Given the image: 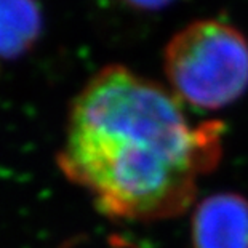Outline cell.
Listing matches in <instances>:
<instances>
[{
	"label": "cell",
	"instance_id": "6da1fadb",
	"mask_svg": "<svg viewBox=\"0 0 248 248\" xmlns=\"http://www.w3.org/2000/svg\"><path fill=\"white\" fill-rule=\"evenodd\" d=\"M223 125H192L171 90L128 67L90 78L69 110L58 165L112 219L183 215L221 159Z\"/></svg>",
	"mask_w": 248,
	"mask_h": 248
},
{
	"label": "cell",
	"instance_id": "7a4b0ae2",
	"mask_svg": "<svg viewBox=\"0 0 248 248\" xmlns=\"http://www.w3.org/2000/svg\"><path fill=\"white\" fill-rule=\"evenodd\" d=\"M163 69L179 101L203 110L226 108L248 90V42L218 19L195 21L167 44Z\"/></svg>",
	"mask_w": 248,
	"mask_h": 248
},
{
	"label": "cell",
	"instance_id": "3957f363",
	"mask_svg": "<svg viewBox=\"0 0 248 248\" xmlns=\"http://www.w3.org/2000/svg\"><path fill=\"white\" fill-rule=\"evenodd\" d=\"M192 248H248V199L237 192L208 195L192 212Z\"/></svg>",
	"mask_w": 248,
	"mask_h": 248
},
{
	"label": "cell",
	"instance_id": "277c9868",
	"mask_svg": "<svg viewBox=\"0 0 248 248\" xmlns=\"http://www.w3.org/2000/svg\"><path fill=\"white\" fill-rule=\"evenodd\" d=\"M40 26L35 0H0V61L13 60L29 50Z\"/></svg>",
	"mask_w": 248,
	"mask_h": 248
},
{
	"label": "cell",
	"instance_id": "5b68a950",
	"mask_svg": "<svg viewBox=\"0 0 248 248\" xmlns=\"http://www.w3.org/2000/svg\"><path fill=\"white\" fill-rule=\"evenodd\" d=\"M122 2L131 8L151 12V10H160L163 7H167V5H170L173 0H122Z\"/></svg>",
	"mask_w": 248,
	"mask_h": 248
}]
</instances>
